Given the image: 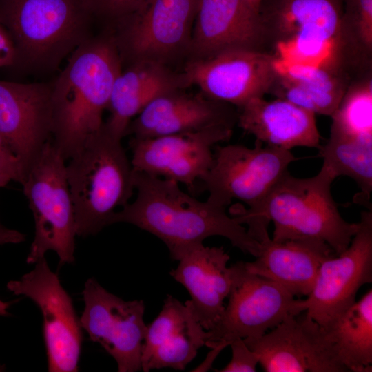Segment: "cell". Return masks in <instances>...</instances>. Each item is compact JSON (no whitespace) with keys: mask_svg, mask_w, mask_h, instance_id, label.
Instances as JSON below:
<instances>
[{"mask_svg":"<svg viewBox=\"0 0 372 372\" xmlns=\"http://www.w3.org/2000/svg\"><path fill=\"white\" fill-rule=\"evenodd\" d=\"M136 199L115 211L110 225L126 223L145 230L167 247L179 261L189 251L215 236L227 238L245 254L257 257L260 242L246 227L226 213V207L200 201L175 181L134 171Z\"/></svg>","mask_w":372,"mask_h":372,"instance_id":"cell-1","label":"cell"},{"mask_svg":"<svg viewBox=\"0 0 372 372\" xmlns=\"http://www.w3.org/2000/svg\"><path fill=\"white\" fill-rule=\"evenodd\" d=\"M122 64L113 34L107 30L81 44L52 81V143L65 161L103 126Z\"/></svg>","mask_w":372,"mask_h":372,"instance_id":"cell-2","label":"cell"},{"mask_svg":"<svg viewBox=\"0 0 372 372\" xmlns=\"http://www.w3.org/2000/svg\"><path fill=\"white\" fill-rule=\"evenodd\" d=\"M333 182L320 170L304 178L287 172L258 204L246 208L236 203L229 213L248 226L249 234L256 240L268 232L272 222L273 240L316 238L328 244L338 255L349 245L359 223L342 217L331 194Z\"/></svg>","mask_w":372,"mask_h":372,"instance_id":"cell-3","label":"cell"},{"mask_svg":"<svg viewBox=\"0 0 372 372\" xmlns=\"http://www.w3.org/2000/svg\"><path fill=\"white\" fill-rule=\"evenodd\" d=\"M94 21L84 0H0V23L17 53L15 69L31 74L55 72L93 35Z\"/></svg>","mask_w":372,"mask_h":372,"instance_id":"cell-4","label":"cell"},{"mask_svg":"<svg viewBox=\"0 0 372 372\" xmlns=\"http://www.w3.org/2000/svg\"><path fill=\"white\" fill-rule=\"evenodd\" d=\"M66 176L78 236L95 235L110 225L115 209L129 203L134 189V169L121 138L104 123L70 158Z\"/></svg>","mask_w":372,"mask_h":372,"instance_id":"cell-5","label":"cell"},{"mask_svg":"<svg viewBox=\"0 0 372 372\" xmlns=\"http://www.w3.org/2000/svg\"><path fill=\"white\" fill-rule=\"evenodd\" d=\"M258 12L275 58L333 71L343 41L344 0H262Z\"/></svg>","mask_w":372,"mask_h":372,"instance_id":"cell-6","label":"cell"},{"mask_svg":"<svg viewBox=\"0 0 372 372\" xmlns=\"http://www.w3.org/2000/svg\"><path fill=\"white\" fill-rule=\"evenodd\" d=\"M65 161L52 141L48 142L21 184L34 220L28 264H34L50 250L56 252L60 264L75 260L76 223Z\"/></svg>","mask_w":372,"mask_h":372,"instance_id":"cell-7","label":"cell"},{"mask_svg":"<svg viewBox=\"0 0 372 372\" xmlns=\"http://www.w3.org/2000/svg\"><path fill=\"white\" fill-rule=\"evenodd\" d=\"M231 268L229 301L215 325L206 331L205 346L223 350L236 338H259L287 316L304 312L302 299L280 285L249 272L245 262Z\"/></svg>","mask_w":372,"mask_h":372,"instance_id":"cell-8","label":"cell"},{"mask_svg":"<svg viewBox=\"0 0 372 372\" xmlns=\"http://www.w3.org/2000/svg\"><path fill=\"white\" fill-rule=\"evenodd\" d=\"M297 160L291 150L256 141L254 147L217 146L213 164L200 180L209 202L227 207L238 200L252 207L261 202Z\"/></svg>","mask_w":372,"mask_h":372,"instance_id":"cell-9","label":"cell"},{"mask_svg":"<svg viewBox=\"0 0 372 372\" xmlns=\"http://www.w3.org/2000/svg\"><path fill=\"white\" fill-rule=\"evenodd\" d=\"M198 0H148L110 31L122 63H166L189 52Z\"/></svg>","mask_w":372,"mask_h":372,"instance_id":"cell-10","label":"cell"},{"mask_svg":"<svg viewBox=\"0 0 372 372\" xmlns=\"http://www.w3.org/2000/svg\"><path fill=\"white\" fill-rule=\"evenodd\" d=\"M34 264L19 280L9 281L7 289L30 298L41 310L48 371H78L83 333L72 300L45 257Z\"/></svg>","mask_w":372,"mask_h":372,"instance_id":"cell-11","label":"cell"},{"mask_svg":"<svg viewBox=\"0 0 372 372\" xmlns=\"http://www.w3.org/2000/svg\"><path fill=\"white\" fill-rule=\"evenodd\" d=\"M349 245L322 262L311 293L302 299L304 312L324 329L355 303L356 293L372 282V211H362Z\"/></svg>","mask_w":372,"mask_h":372,"instance_id":"cell-12","label":"cell"},{"mask_svg":"<svg viewBox=\"0 0 372 372\" xmlns=\"http://www.w3.org/2000/svg\"><path fill=\"white\" fill-rule=\"evenodd\" d=\"M81 325L89 339L99 343L116 362L118 371L141 370V348L147 324L142 300L125 301L88 278L82 292Z\"/></svg>","mask_w":372,"mask_h":372,"instance_id":"cell-13","label":"cell"},{"mask_svg":"<svg viewBox=\"0 0 372 372\" xmlns=\"http://www.w3.org/2000/svg\"><path fill=\"white\" fill-rule=\"evenodd\" d=\"M233 127L214 125L181 134L130 141L134 171L182 183L194 192L211 168L212 147L229 141Z\"/></svg>","mask_w":372,"mask_h":372,"instance_id":"cell-14","label":"cell"},{"mask_svg":"<svg viewBox=\"0 0 372 372\" xmlns=\"http://www.w3.org/2000/svg\"><path fill=\"white\" fill-rule=\"evenodd\" d=\"M266 372H349L325 330L303 312L259 338L243 339Z\"/></svg>","mask_w":372,"mask_h":372,"instance_id":"cell-15","label":"cell"},{"mask_svg":"<svg viewBox=\"0 0 372 372\" xmlns=\"http://www.w3.org/2000/svg\"><path fill=\"white\" fill-rule=\"evenodd\" d=\"M275 59L264 51L229 50L192 60L183 73L188 86L196 85L207 98L240 108L269 92L276 76Z\"/></svg>","mask_w":372,"mask_h":372,"instance_id":"cell-16","label":"cell"},{"mask_svg":"<svg viewBox=\"0 0 372 372\" xmlns=\"http://www.w3.org/2000/svg\"><path fill=\"white\" fill-rule=\"evenodd\" d=\"M51 96L52 81H0V135L19 159L25 175L43 146L52 141Z\"/></svg>","mask_w":372,"mask_h":372,"instance_id":"cell-17","label":"cell"},{"mask_svg":"<svg viewBox=\"0 0 372 372\" xmlns=\"http://www.w3.org/2000/svg\"><path fill=\"white\" fill-rule=\"evenodd\" d=\"M266 41L259 13L245 0H198L189 51L192 60L234 50L262 51Z\"/></svg>","mask_w":372,"mask_h":372,"instance_id":"cell-18","label":"cell"},{"mask_svg":"<svg viewBox=\"0 0 372 372\" xmlns=\"http://www.w3.org/2000/svg\"><path fill=\"white\" fill-rule=\"evenodd\" d=\"M231 105L185 93L182 90L163 94L148 103L131 121L126 135L149 138L196 132L214 125L233 127L238 113Z\"/></svg>","mask_w":372,"mask_h":372,"instance_id":"cell-19","label":"cell"},{"mask_svg":"<svg viewBox=\"0 0 372 372\" xmlns=\"http://www.w3.org/2000/svg\"><path fill=\"white\" fill-rule=\"evenodd\" d=\"M206 331L191 307L171 295L157 317L147 325L141 348V370H184L205 346Z\"/></svg>","mask_w":372,"mask_h":372,"instance_id":"cell-20","label":"cell"},{"mask_svg":"<svg viewBox=\"0 0 372 372\" xmlns=\"http://www.w3.org/2000/svg\"><path fill=\"white\" fill-rule=\"evenodd\" d=\"M229 259L223 247L201 244L189 251L169 271L188 291L191 299L187 301L205 331L215 325L225 309L224 300L232 285Z\"/></svg>","mask_w":372,"mask_h":372,"instance_id":"cell-21","label":"cell"},{"mask_svg":"<svg viewBox=\"0 0 372 372\" xmlns=\"http://www.w3.org/2000/svg\"><path fill=\"white\" fill-rule=\"evenodd\" d=\"M259 242L260 254L254 261L245 262L247 270L280 285L298 298L311 293L321 264L335 255L328 244L316 238L276 241L268 234Z\"/></svg>","mask_w":372,"mask_h":372,"instance_id":"cell-22","label":"cell"},{"mask_svg":"<svg viewBox=\"0 0 372 372\" xmlns=\"http://www.w3.org/2000/svg\"><path fill=\"white\" fill-rule=\"evenodd\" d=\"M237 123L266 145L289 150L296 147L318 149L321 145L316 114L282 99L250 100L240 107Z\"/></svg>","mask_w":372,"mask_h":372,"instance_id":"cell-23","label":"cell"},{"mask_svg":"<svg viewBox=\"0 0 372 372\" xmlns=\"http://www.w3.org/2000/svg\"><path fill=\"white\" fill-rule=\"evenodd\" d=\"M187 86L183 73L169 70L165 63L149 60L132 63L115 79L107 107L110 115L104 125L122 139L132 118L152 100Z\"/></svg>","mask_w":372,"mask_h":372,"instance_id":"cell-24","label":"cell"},{"mask_svg":"<svg viewBox=\"0 0 372 372\" xmlns=\"http://www.w3.org/2000/svg\"><path fill=\"white\" fill-rule=\"evenodd\" d=\"M318 149L323 159L320 171L333 180L343 176L352 178L360 189L354 201L371 209L372 137L351 136L331 129L329 140Z\"/></svg>","mask_w":372,"mask_h":372,"instance_id":"cell-25","label":"cell"},{"mask_svg":"<svg viewBox=\"0 0 372 372\" xmlns=\"http://www.w3.org/2000/svg\"><path fill=\"white\" fill-rule=\"evenodd\" d=\"M349 372L372 370V290L324 329Z\"/></svg>","mask_w":372,"mask_h":372,"instance_id":"cell-26","label":"cell"},{"mask_svg":"<svg viewBox=\"0 0 372 372\" xmlns=\"http://www.w3.org/2000/svg\"><path fill=\"white\" fill-rule=\"evenodd\" d=\"M276 72L302 86L316 114L331 116L339 105L345 87L333 71L306 63H291L276 58Z\"/></svg>","mask_w":372,"mask_h":372,"instance_id":"cell-27","label":"cell"},{"mask_svg":"<svg viewBox=\"0 0 372 372\" xmlns=\"http://www.w3.org/2000/svg\"><path fill=\"white\" fill-rule=\"evenodd\" d=\"M331 129L361 137H372L371 81L346 91L331 115Z\"/></svg>","mask_w":372,"mask_h":372,"instance_id":"cell-28","label":"cell"},{"mask_svg":"<svg viewBox=\"0 0 372 372\" xmlns=\"http://www.w3.org/2000/svg\"><path fill=\"white\" fill-rule=\"evenodd\" d=\"M94 20L104 21L107 30L138 11L148 0H84Z\"/></svg>","mask_w":372,"mask_h":372,"instance_id":"cell-29","label":"cell"},{"mask_svg":"<svg viewBox=\"0 0 372 372\" xmlns=\"http://www.w3.org/2000/svg\"><path fill=\"white\" fill-rule=\"evenodd\" d=\"M344 23L350 24L367 50L372 46V0H344Z\"/></svg>","mask_w":372,"mask_h":372,"instance_id":"cell-30","label":"cell"},{"mask_svg":"<svg viewBox=\"0 0 372 372\" xmlns=\"http://www.w3.org/2000/svg\"><path fill=\"white\" fill-rule=\"evenodd\" d=\"M232 355L230 362L220 372H254L258 364L256 353L242 338L231 340L229 345Z\"/></svg>","mask_w":372,"mask_h":372,"instance_id":"cell-31","label":"cell"},{"mask_svg":"<svg viewBox=\"0 0 372 372\" xmlns=\"http://www.w3.org/2000/svg\"><path fill=\"white\" fill-rule=\"evenodd\" d=\"M0 172L12 180L23 183L25 177L23 167L6 141L0 135Z\"/></svg>","mask_w":372,"mask_h":372,"instance_id":"cell-32","label":"cell"},{"mask_svg":"<svg viewBox=\"0 0 372 372\" xmlns=\"http://www.w3.org/2000/svg\"><path fill=\"white\" fill-rule=\"evenodd\" d=\"M17 53L14 43L5 28L0 23V68H16Z\"/></svg>","mask_w":372,"mask_h":372,"instance_id":"cell-33","label":"cell"},{"mask_svg":"<svg viewBox=\"0 0 372 372\" xmlns=\"http://www.w3.org/2000/svg\"><path fill=\"white\" fill-rule=\"evenodd\" d=\"M25 235L17 230L8 228L0 220V245L19 244L25 240Z\"/></svg>","mask_w":372,"mask_h":372,"instance_id":"cell-34","label":"cell"},{"mask_svg":"<svg viewBox=\"0 0 372 372\" xmlns=\"http://www.w3.org/2000/svg\"><path fill=\"white\" fill-rule=\"evenodd\" d=\"M11 302H4L0 299V316H8L10 313L8 311Z\"/></svg>","mask_w":372,"mask_h":372,"instance_id":"cell-35","label":"cell"},{"mask_svg":"<svg viewBox=\"0 0 372 372\" xmlns=\"http://www.w3.org/2000/svg\"><path fill=\"white\" fill-rule=\"evenodd\" d=\"M247 5L255 12H258L262 0H245Z\"/></svg>","mask_w":372,"mask_h":372,"instance_id":"cell-36","label":"cell"},{"mask_svg":"<svg viewBox=\"0 0 372 372\" xmlns=\"http://www.w3.org/2000/svg\"><path fill=\"white\" fill-rule=\"evenodd\" d=\"M11 180L9 176L0 172V188L5 187Z\"/></svg>","mask_w":372,"mask_h":372,"instance_id":"cell-37","label":"cell"},{"mask_svg":"<svg viewBox=\"0 0 372 372\" xmlns=\"http://www.w3.org/2000/svg\"><path fill=\"white\" fill-rule=\"evenodd\" d=\"M5 370H6L5 366L0 363V372L4 371Z\"/></svg>","mask_w":372,"mask_h":372,"instance_id":"cell-38","label":"cell"}]
</instances>
